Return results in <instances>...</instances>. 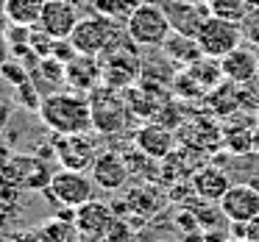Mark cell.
<instances>
[{
    "mask_svg": "<svg viewBox=\"0 0 259 242\" xmlns=\"http://www.w3.org/2000/svg\"><path fill=\"white\" fill-rule=\"evenodd\" d=\"M39 117L53 134H90L92 128V106L90 95L81 92H51L39 103Z\"/></svg>",
    "mask_w": 259,
    "mask_h": 242,
    "instance_id": "cell-1",
    "label": "cell"
},
{
    "mask_svg": "<svg viewBox=\"0 0 259 242\" xmlns=\"http://www.w3.org/2000/svg\"><path fill=\"white\" fill-rule=\"evenodd\" d=\"M90 106H92V128L101 134L112 136V134H123L131 123V109L128 101L120 89L101 84L98 89L90 92Z\"/></svg>",
    "mask_w": 259,
    "mask_h": 242,
    "instance_id": "cell-2",
    "label": "cell"
},
{
    "mask_svg": "<svg viewBox=\"0 0 259 242\" xmlns=\"http://www.w3.org/2000/svg\"><path fill=\"white\" fill-rule=\"evenodd\" d=\"M170 34V20L159 3H140L125 20V36L137 47H162Z\"/></svg>",
    "mask_w": 259,
    "mask_h": 242,
    "instance_id": "cell-3",
    "label": "cell"
},
{
    "mask_svg": "<svg viewBox=\"0 0 259 242\" xmlns=\"http://www.w3.org/2000/svg\"><path fill=\"white\" fill-rule=\"evenodd\" d=\"M123 39V31L114 20L103 17V14L92 12V14H84L75 25V31L70 34V42L78 53L84 56H103L112 45Z\"/></svg>",
    "mask_w": 259,
    "mask_h": 242,
    "instance_id": "cell-4",
    "label": "cell"
},
{
    "mask_svg": "<svg viewBox=\"0 0 259 242\" xmlns=\"http://www.w3.org/2000/svg\"><path fill=\"white\" fill-rule=\"evenodd\" d=\"M98 59H101V67H103V84L112 86V89L125 92L142 78V62L137 56L131 39H120L117 45H112Z\"/></svg>",
    "mask_w": 259,
    "mask_h": 242,
    "instance_id": "cell-5",
    "label": "cell"
},
{
    "mask_svg": "<svg viewBox=\"0 0 259 242\" xmlns=\"http://www.w3.org/2000/svg\"><path fill=\"white\" fill-rule=\"evenodd\" d=\"M195 42H198V47H201L203 56L218 59L220 62L223 56H229L231 51H237V47L242 45V28H240V23L218 20V17L209 14V17L201 23V28H198Z\"/></svg>",
    "mask_w": 259,
    "mask_h": 242,
    "instance_id": "cell-6",
    "label": "cell"
},
{
    "mask_svg": "<svg viewBox=\"0 0 259 242\" xmlns=\"http://www.w3.org/2000/svg\"><path fill=\"white\" fill-rule=\"evenodd\" d=\"M95 181H92L90 173H78V170H62L51 175V184H48V192L51 198L64 209H78L84 203L95 201Z\"/></svg>",
    "mask_w": 259,
    "mask_h": 242,
    "instance_id": "cell-7",
    "label": "cell"
},
{
    "mask_svg": "<svg viewBox=\"0 0 259 242\" xmlns=\"http://www.w3.org/2000/svg\"><path fill=\"white\" fill-rule=\"evenodd\" d=\"M98 153L101 151L95 148V139L90 134H53V156L62 164V170L87 173L95 164Z\"/></svg>",
    "mask_w": 259,
    "mask_h": 242,
    "instance_id": "cell-8",
    "label": "cell"
},
{
    "mask_svg": "<svg viewBox=\"0 0 259 242\" xmlns=\"http://www.w3.org/2000/svg\"><path fill=\"white\" fill-rule=\"evenodd\" d=\"M117 214L109 203L103 201H90L84 206H78L73 212V228L78 231L81 239L92 242V239H106L109 228L114 225Z\"/></svg>",
    "mask_w": 259,
    "mask_h": 242,
    "instance_id": "cell-9",
    "label": "cell"
},
{
    "mask_svg": "<svg viewBox=\"0 0 259 242\" xmlns=\"http://www.w3.org/2000/svg\"><path fill=\"white\" fill-rule=\"evenodd\" d=\"M90 175L98 189L103 192H120L131 178V170L125 164V156L120 151H101L95 164L90 167Z\"/></svg>",
    "mask_w": 259,
    "mask_h": 242,
    "instance_id": "cell-10",
    "label": "cell"
},
{
    "mask_svg": "<svg viewBox=\"0 0 259 242\" xmlns=\"http://www.w3.org/2000/svg\"><path fill=\"white\" fill-rule=\"evenodd\" d=\"M78 20H81V14L75 9V3H70V0H45L36 28H42L53 39H70Z\"/></svg>",
    "mask_w": 259,
    "mask_h": 242,
    "instance_id": "cell-11",
    "label": "cell"
},
{
    "mask_svg": "<svg viewBox=\"0 0 259 242\" xmlns=\"http://www.w3.org/2000/svg\"><path fill=\"white\" fill-rule=\"evenodd\" d=\"M218 206L229 223H251L259 214V189L253 184H231Z\"/></svg>",
    "mask_w": 259,
    "mask_h": 242,
    "instance_id": "cell-12",
    "label": "cell"
},
{
    "mask_svg": "<svg viewBox=\"0 0 259 242\" xmlns=\"http://www.w3.org/2000/svg\"><path fill=\"white\" fill-rule=\"evenodd\" d=\"M134 145L145 156L162 162V159H167L176 151V134H173V128H167L159 120H148V123H142L134 131Z\"/></svg>",
    "mask_w": 259,
    "mask_h": 242,
    "instance_id": "cell-13",
    "label": "cell"
},
{
    "mask_svg": "<svg viewBox=\"0 0 259 242\" xmlns=\"http://www.w3.org/2000/svg\"><path fill=\"white\" fill-rule=\"evenodd\" d=\"M64 81L67 86H73V92H81V95H90L92 89L103 84V67H101V59L98 56H78L73 62L64 64Z\"/></svg>",
    "mask_w": 259,
    "mask_h": 242,
    "instance_id": "cell-14",
    "label": "cell"
},
{
    "mask_svg": "<svg viewBox=\"0 0 259 242\" xmlns=\"http://www.w3.org/2000/svg\"><path fill=\"white\" fill-rule=\"evenodd\" d=\"M162 9L170 20V28L176 34H187V36H195L201 23L209 17L206 3L201 6V0L198 3H192V0H167V3H162Z\"/></svg>",
    "mask_w": 259,
    "mask_h": 242,
    "instance_id": "cell-15",
    "label": "cell"
},
{
    "mask_svg": "<svg viewBox=\"0 0 259 242\" xmlns=\"http://www.w3.org/2000/svg\"><path fill=\"white\" fill-rule=\"evenodd\" d=\"M192 189H195L198 201L203 203H220V198L231 189V178L226 170H220L218 164H201L190 178Z\"/></svg>",
    "mask_w": 259,
    "mask_h": 242,
    "instance_id": "cell-16",
    "label": "cell"
},
{
    "mask_svg": "<svg viewBox=\"0 0 259 242\" xmlns=\"http://www.w3.org/2000/svg\"><path fill=\"white\" fill-rule=\"evenodd\" d=\"M220 70H223V78L231 81V84H251L259 75V56L253 53V47L240 45L237 51H231L229 56L220 59Z\"/></svg>",
    "mask_w": 259,
    "mask_h": 242,
    "instance_id": "cell-17",
    "label": "cell"
},
{
    "mask_svg": "<svg viewBox=\"0 0 259 242\" xmlns=\"http://www.w3.org/2000/svg\"><path fill=\"white\" fill-rule=\"evenodd\" d=\"M198 156H201V153L192 151V148H187V145L176 148L167 159L159 162V178H162L164 184H173V181H190L192 173L201 167V159Z\"/></svg>",
    "mask_w": 259,
    "mask_h": 242,
    "instance_id": "cell-18",
    "label": "cell"
},
{
    "mask_svg": "<svg viewBox=\"0 0 259 242\" xmlns=\"http://www.w3.org/2000/svg\"><path fill=\"white\" fill-rule=\"evenodd\" d=\"M162 56L167 59L170 64H179L181 70H187L190 64H195L198 59L203 56L201 47H198L195 36H187V34H170L167 42L162 45Z\"/></svg>",
    "mask_w": 259,
    "mask_h": 242,
    "instance_id": "cell-19",
    "label": "cell"
},
{
    "mask_svg": "<svg viewBox=\"0 0 259 242\" xmlns=\"http://www.w3.org/2000/svg\"><path fill=\"white\" fill-rule=\"evenodd\" d=\"M45 0H6V20L17 28H36Z\"/></svg>",
    "mask_w": 259,
    "mask_h": 242,
    "instance_id": "cell-20",
    "label": "cell"
},
{
    "mask_svg": "<svg viewBox=\"0 0 259 242\" xmlns=\"http://www.w3.org/2000/svg\"><path fill=\"white\" fill-rule=\"evenodd\" d=\"M153 198H159L156 195V186H153V184H142V186H134V189L125 192L123 206L128 209L131 214H137V217H148V214H153L159 206H162V203L153 201Z\"/></svg>",
    "mask_w": 259,
    "mask_h": 242,
    "instance_id": "cell-21",
    "label": "cell"
},
{
    "mask_svg": "<svg viewBox=\"0 0 259 242\" xmlns=\"http://www.w3.org/2000/svg\"><path fill=\"white\" fill-rule=\"evenodd\" d=\"M209 103H212L214 114H231L242 106L240 103V84L223 81L214 92H209Z\"/></svg>",
    "mask_w": 259,
    "mask_h": 242,
    "instance_id": "cell-22",
    "label": "cell"
},
{
    "mask_svg": "<svg viewBox=\"0 0 259 242\" xmlns=\"http://www.w3.org/2000/svg\"><path fill=\"white\" fill-rule=\"evenodd\" d=\"M209 14L218 20H229V23H242L248 17L245 0H203Z\"/></svg>",
    "mask_w": 259,
    "mask_h": 242,
    "instance_id": "cell-23",
    "label": "cell"
},
{
    "mask_svg": "<svg viewBox=\"0 0 259 242\" xmlns=\"http://www.w3.org/2000/svg\"><path fill=\"white\" fill-rule=\"evenodd\" d=\"M140 6L137 0H92V12L103 14L109 20H128V14Z\"/></svg>",
    "mask_w": 259,
    "mask_h": 242,
    "instance_id": "cell-24",
    "label": "cell"
},
{
    "mask_svg": "<svg viewBox=\"0 0 259 242\" xmlns=\"http://www.w3.org/2000/svg\"><path fill=\"white\" fill-rule=\"evenodd\" d=\"M251 136L253 128H226L223 131V148L231 151L234 156H242V153H251Z\"/></svg>",
    "mask_w": 259,
    "mask_h": 242,
    "instance_id": "cell-25",
    "label": "cell"
},
{
    "mask_svg": "<svg viewBox=\"0 0 259 242\" xmlns=\"http://www.w3.org/2000/svg\"><path fill=\"white\" fill-rule=\"evenodd\" d=\"M31 236H34V242H67V223L64 220H48Z\"/></svg>",
    "mask_w": 259,
    "mask_h": 242,
    "instance_id": "cell-26",
    "label": "cell"
},
{
    "mask_svg": "<svg viewBox=\"0 0 259 242\" xmlns=\"http://www.w3.org/2000/svg\"><path fill=\"white\" fill-rule=\"evenodd\" d=\"M242 28V42L253 51H259V12H248V17L240 23Z\"/></svg>",
    "mask_w": 259,
    "mask_h": 242,
    "instance_id": "cell-27",
    "label": "cell"
},
{
    "mask_svg": "<svg viewBox=\"0 0 259 242\" xmlns=\"http://www.w3.org/2000/svg\"><path fill=\"white\" fill-rule=\"evenodd\" d=\"M131 234H134V225L125 217H117L114 225L109 228V234H106V242H131Z\"/></svg>",
    "mask_w": 259,
    "mask_h": 242,
    "instance_id": "cell-28",
    "label": "cell"
},
{
    "mask_svg": "<svg viewBox=\"0 0 259 242\" xmlns=\"http://www.w3.org/2000/svg\"><path fill=\"white\" fill-rule=\"evenodd\" d=\"M0 73L6 75V78L12 81L14 86H20V84H25V81H28V75H25L23 64H17V62H6V64H0Z\"/></svg>",
    "mask_w": 259,
    "mask_h": 242,
    "instance_id": "cell-29",
    "label": "cell"
},
{
    "mask_svg": "<svg viewBox=\"0 0 259 242\" xmlns=\"http://www.w3.org/2000/svg\"><path fill=\"white\" fill-rule=\"evenodd\" d=\"M245 239L248 242H259V214L251 220V223H245Z\"/></svg>",
    "mask_w": 259,
    "mask_h": 242,
    "instance_id": "cell-30",
    "label": "cell"
},
{
    "mask_svg": "<svg viewBox=\"0 0 259 242\" xmlns=\"http://www.w3.org/2000/svg\"><path fill=\"white\" fill-rule=\"evenodd\" d=\"M251 153H256L259 156V128L253 125V136H251Z\"/></svg>",
    "mask_w": 259,
    "mask_h": 242,
    "instance_id": "cell-31",
    "label": "cell"
},
{
    "mask_svg": "<svg viewBox=\"0 0 259 242\" xmlns=\"http://www.w3.org/2000/svg\"><path fill=\"white\" fill-rule=\"evenodd\" d=\"M248 12H259V0H245Z\"/></svg>",
    "mask_w": 259,
    "mask_h": 242,
    "instance_id": "cell-32",
    "label": "cell"
},
{
    "mask_svg": "<svg viewBox=\"0 0 259 242\" xmlns=\"http://www.w3.org/2000/svg\"><path fill=\"white\" fill-rule=\"evenodd\" d=\"M0 20H6V0H0Z\"/></svg>",
    "mask_w": 259,
    "mask_h": 242,
    "instance_id": "cell-33",
    "label": "cell"
},
{
    "mask_svg": "<svg viewBox=\"0 0 259 242\" xmlns=\"http://www.w3.org/2000/svg\"><path fill=\"white\" fill-rule=\"evenodd\" d=\"M226 242H248V239H237V236H229Z\"/></svg>",
    "mask_w": 259,
    "mask_h": 242,
    "instance_id": "cell-34",
    "label": "cell"
},
{
    "mask_svg": "<svg viewBox=\"0 0 259 242\" xmlns=\"http://www.w3.org/2000/svg\"><path fill=\"white\" fill-rule=\"evenodd\" d=\"M253 125H256V128H259V109H256V120H253Z\"/></svg>",
    "mask_w": 259,
    "mask_h": 242,
    "instance_id": "cell-35",
    "label": "cell"
}]
</instances>
